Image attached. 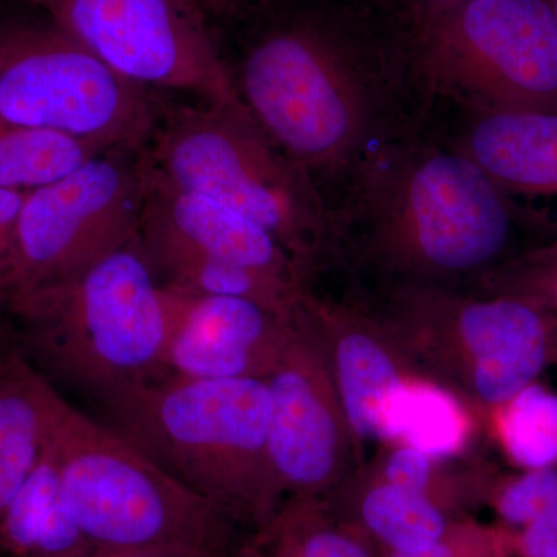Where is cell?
Here are the masks:
<instances>
[{
  "label": "cell",
  "mask_w": 557,
  "mask_h": 557,
  "mask_svg": "<svg viewBox=\"0 0 557 557\" xmlns=\"http://www.w3.org/2000/svg\"><path fill=\"white\" fill-rule=\"evenodd\" d=\"M234 84L329 212L372 153L434 120L399 10L384 28L350 7L293 14L249 44Z\"/></svg>",
  "instance_id": "1"
},
{
  "label": "cell",
  "mask_w": 557,
  "mask_h": 557,
  "mask_svg": "<svg viewBox=\"0 0 557 557\" xmlns=\"http://www.w3.org/2000/svg\"><path fill=\"white\" fill-rule=\"evenodd\" d=\"M520 209L431 124L372 153L330 219L333 236L351 237L392 267L456 276L508 251Z\"/></svg>",
  "instance_id": "2"
},
{
  "label": "cell",
  "mask_w": 557,
  "mask_h": 557,
  "mask_svg": "<svg viewBox=\"0 0 557 557\" xmlns=\"http://www.w3.org/2000/svg\"><path fill=\"white\" fill-rule=\"evenodd\" d=\"M16 343L46 379L95 401L161 373L170 289L153 273L138 233L75 276L2 307Z\"/></svg>",
  "instance_id": "3"
},
{
  "label": "cell",
  "mask_w": 557,
  "mask_h": 557,
  "mask_svg": "<svg viewBox=\"0 0 557 557\" xmlns=\"http://www.w3.org/2000/svg\"><path fill=\"white\" fill-rule=\"evenodd\" d=\"M109 428L231 520L262 516L271 395L260 379L161 372L102 403Z\"/></svg>",
  "instance_id": "4"
},
{
  "label": "cell",
  "mask_w": 557,
  "mask_h": 557,
  "mask_svg": "<svg viewBox=\"0 0 557 557\" xmlns=\"http://www.w3.org/2000/svg\"><path fill=\"white\" fill-rule=\"evenodd\" d=\"M44 443L95 548L228 557L231 519L108 424L44 387Z\"/></svg>",
  "instance_id": "5"
},
{
  "label": "cell",
  "mask_w": 557,
  "mask_h": 557,
  "mask_svg": "<svg viewBox=\"0 0 557 557\" xmlns=\"http://www.w3.org/2000/svg\"><path fill=\"white\" fill-rule=\"evenodd\" d=\"M148 159L172 185L265 230L295 267L335 239L313 180L271 141L240 97L164 113Z\"/></svg>",
  "instance_id": "6"
},
{
  "label": "cell",
  "mask_w": 557,
  "mask_h": 557,
  "mask_svg": "<svg viewBox=\"0 0 557 557\" xmlns=\"http://www.w3.org/2000/svg\"><path fill=\"white\" fill-rule=\"evenodd\" d=\"M401 11L434 112H557V21L548 0H465Z\"/></svg>",
  "instance_id": "7"
},
{
  "label": "cell",
  "mask_w": 557,
  "mask_h": 557,
  "mask_svg": "<svg viewBox=\"0 0 557 557\" xmlns=\"http://www.w3.org/2000/svg\"><path fill=\"white\" fill-rule=\"evenodd\" d=\"M159 119L148 87L119 75L53 24L0 25L2 123L139 150Z\"/></svg>",
  "instance_id": "8"
},
{
  "label": "cell",
  "mask_w": 557,
  "mask_h": 557,
  "mask_svg": "<svg viewBox=\"0 0 557 557\" xmlns=\"http://www.w3.org/2000/svg\"><path fill=\"white\" fill-rule=\"evenodd\" d=\"M135 153L106 150L67 177L27 193L0 309L17 296L75 276L138 233L149 161Z\"/></svg>",
  "instance_id": "9"
},
{
  "label": "cell",
  "mask_w": 557,
  "mask_h": 557,
  "mask_svg": "<svg viewBox=\"0 0 557 557\" xmlns=\"http://www.w3.org/2000/svg\"><path fill=\"white\" fill-rule=\"evenodd\" d=\"M51 24L119 75L148 87L239 98L233 73L209 39L199 11L178 0H27Z\"/></svg>",
  "instance_id": "10"
},
{
  "label": "cell",
  "mask_w": 557,
  "mask_h": 557,
  "mask_svg": "<svg viewBox=\"0 0 557 557\" xmlns=\"http://www.w3.org/2000/svg\"><path fill=\"white\" fill-rule=\"evenodd\" d=\"M166 288L171 318L161 372L186 379H259L256 370L273 364L270 357L284 318L252 300Z\"/></svg>",
  "instance_id": "11"
},
{
  "label": "cell",
  "mask_w": 557,
  "mask_h": 557,
  "mask_svg": "<svg viewBox=\"0 0 557 557\" xmlns=\"http://www.w3.org/2000/svg\"><path fill=\"white\" fill-rule=\"evenodd\" d=\"M138 236L145 247L186 249L295 282V263L265 230L211 197L172 185L150 161Z\"/></svg>",
  "instance_id": "12"
},
{
  "label": "cell",
  "mask_w": 557,
  "mask_h": 557,
  "mask_svg": "<svg viewBox=\"0 0 557 557\" xmlns=\"http://www.w3.org/2000/svg\"><path fill=\"white\" fill-rule=\"evenodd\" d=\"M432 129L511 196L557 197V112L440 109Z\"/></svg>",
  "instance_id": "13"
},
{
  "label": "cell",
  "mask_w": 557,
  "mask_h": 557,
  "mask_svg": "<svg viewBox=\"0 0 557 557\" xmlns=\"http://www.w3.org/2000/svg\"><path fill=\"white\" fill-rule=\"evenodd\" d=\"M457 327L474 357L480 397L497 406L536 383L557 335L548 311L512 298L465 304L457 311Z\"/></svg>",
  "instance_id": "14"
},
{
  "label": "cell",
  "mask_w": 557,
  "mask_h": 557,
  "mask_svg": "<svg viewBox=\"0 0 557 557\" xmlns=\"http://www.w3.org/2000/svg\"><path fill=\"white\" fill-rule=\"evenodd\" d=\"M267 381L271 395L267 456L282 482L313 487L335 467L336 426L318 381L302 357L284 354Z\"/></svg>",
  "instance_id": "15"
},
{
  "label": "cell",
  "mask_w": 557,
  "mask_h": 557,
  "mask_svg": "<svg viewBox=\"0 0 557 557\" xmlns=\"http://www.w3.org/2000/svg\"><path fill=\"white\" fill-rule=\"evenodd\" d=\"M94 549L42 442L38 461L0 515V553L5 557H84Z\"/></svg>",
  "instance_id": "16"
},
{
  "label": "cell",
  "mask_w": 557,
  "mask_h": 557,
  "mask_svg": "<svg viewBox=\"0 0 557 557\" xmlns=\"http://www.w3.org/2000/svg\"><path fill=\"white\" fill-rule=\"evenodd\" d=\"M46 383L16 339L0 341V515L38 461Z\"/></svg>",
  "instance_id": "17"
},
{
  "label": "cell",
  "mask_w": 557,
  "mask_h": 557,
  "mask_svg": "<svg viewBox=\"0 0 557 557\" xmlns=\"http://www.w3.org/2000/svg\"><path fill=\"white\" fill-rule=\"evenodd\" d=\"M143 249L164 287L190 295L252 300L282 318L295 309L299 299L295 282L288 278L186 249L145 245Z\"/></svg>",
  "instance_id": "18"
},
{
  "label": "cell",
  "mask_w": 557,
  "mask_h": 557,
  "mask_svg": "<svg viewBox=\"0 0 557 557\" xmlns=\"http://www.w3.org/2000/svg\"><path fill=\"white\" fill-rule=\"evenodd\" d=\"M341 391L348 420L366 438H388V424L403 381L375 339L350 333L338 344Z\"/></svg>",
  "instance_id": "19"
},
{
  "label": "cell",
  "mask_w": 557,
  "mask_h": 557,
  "mask_svg": "<svg viewBox=\"0 0 557 557\" xmlns=\"http://www.w3.org/2000/svg\"><path fill=\"white\" fill-rule=\"evenodd\" d=\"M106 150L112 149L57 132L0 121V188L24 193L44 188Z\"/></svg>",
  "instance_id": "20"
},
{
  "label": "cell",
  "mask_w": 557,
  "mask_h": 557,
  "mask_svg": "<svg viewBox=\"0 0 557 557\" xmlns=\"http://www.w3.org/2000/svg\"><path fill=\"white\" fill-rule=\"evenodd\" d=\"M467 437V420L456 399L428 384H403L388 424V438H403L429 458L456 453Z\"/></svg>",
  "instance_id": "21"
},
{
  "label": "cell",
  "mask_w": 557,
  "mask_h": 557,
  "mask_svg": "<svg viewBox=\"0 0 557 557\" xmlns=\"http://www.w3.org/2000/svg\"><path fill=\"white\" fill-rule=\"evenodd\" d=\"M362 516L373 533L395 553H420L442 544L445 518L424 493L383 485L362 505Z\"/></svg>",
  "instance_id": "22"
},
{
  "label": "cell",
  "mask_w": 557,
  "mask_h": 557,
  "mask_svg": "<svg viewBox=\"0 0 557 557\" xmlns=\"http://www.w3.org/2000/svg\"><path fill=\"white\" fill-rule=\"evenodd\" d=\"M502 438L525 469L557 467V395L533 383L505 403Z\"/></svg>",
  "instance_id": "23"
},
{
  "label": "cell",
  "mask_w": 557,
  "mask_h": 557,
  "mask_svg": "<svg viewBox=\"0 0 557 557\" xmlns=\"http://www.w3.org/2000/svg\"><path fill=\"white\" fill-rule=\"evenodd\" d=\"M304 509L285 512L239 557H370L357 542L313 527Z\"/></svg>",
  "instance_id": "24"
},
{
  "label": "cell",
  "mask_w": 557,
  "mask_h": 557,
  "mask_svg": "<svg viewBox=\"0 0 557 557\" xmlns=\"http://www.w3.org/2000/svg\"><path fill=\"white\" fill-rule=\"evenodd\" d=\"M498 298H512L557 313V240L508 260L497 271Z\"/></svg>",
  "instance_id": "25"
},
{
  "label": "cell",
  "mask_w": 557,
  "mask_h": 557,
  "mask_svg": "<svg viewBox=\"0 0 557 557\" xmlns=\"http://www.w3.org/2000/svg\"><path fill=\"white\" fill-rule=\"evenodd\" d=\"M391 485L424 493L431 478V458L416 448H403L392 456L386 468Z\"/></svg>",
  "instance_id": "26"
},
{
  "label": "cell",
  "mask_w": 557,
  "mask_h": 557,
  "mask_svg": "<svg viewBox=\"0 0 557 557\" xmlns=\"http://www.w3.org/2000/svg\"><path fill=\"white\" fill-rule=\"evenodd\" d=\"M518 545L523 557H557V509L520 528Z\"/></svg>",
  "instance_id": "27"
},
{
  "label": "cell",
  "mask_w": 557,
  "mask_h": 557,
  "mask_svg": "<svg viewBox=\"0 0 557 557\" xmlns=\"http://www.w3.org/2000/svg\"><path fill=\"white\" fill-rule=\"evenodd\" d=\"M27 193L0 188V287L9 265L17 220Z\"/></svg>",
  "instance_id": "28"
},
{
  "label": "cell",
  "mask_w": 557,
  "mask_h": 557,
  "mask_svg": "<svg viewBox=\"0 0 557 557\" xmlns=\"http://www.w3.org/2000/svg\"><path fill=\"white\" fill-rule=\"evenodd\" d=\"M84 557H200L171 549L149 548H97Z\"/></svg>",
  "instance_id": "29"
},
{
  "label": "cell",
  "mask_w": 557,
  "mask_h": 557,
  "mask_svg": "<svg viewBox=\"0 0 557 557\" xmlns=\"http://www.w3.org/2000/svg\"><path fill=\"white\" fill-rule=\"evenodd\" d=\"M395 9L405 11H420L442 9V7L454 5V3L465 2V0H388Z\"/></svg>",
  "instance_id": "30"
},
{
  "label": "cell",
  "mask_w": 557,
  "mask_h": 557,
  "mask_svg": "<svg viewBox=\"0 0 557 557\" xmlns=\"http://www.w3.org/2000/svg\"><path fill=\"white\" fill-rule=\"evenodd\" d=\"M392 557H454L446 545L438 544L435 547L424 549L420 553H395Z\"/></svg>",
  "instance_id": "31"
},
{
  "label": "cell",
  "mask_w": 557,
  "mask_h": 557,
  "mask_svg": "<svg viewBox=\"0 0 557 557\" xmlns=\"http://www.w3.org/2000/svg\"><path fill=\"white\" fill-rule=\"evenodd\" d=\"M183 5L189 7V9L201 11L203 7H222L225 5L228 0H178Z\"/></svg>",
  "instance_id": "32"
},
{
  "label": "cell",
  "mask_w": 557,
  "mask_h": 557,
  "mask_svg": "<svg viewBox=\"0 0 557 557\" xmlns=\"http://www.w3.org/2000/svg\"><path fill=\"white\" fill-rule=\"evenodd\" d=\"M549 5H552L553 13H555V17L557 21V0H548Z\"/></svg>",
  "instance_id": "33"
},
{
  "label": "cell",
  "mask_w": 557,
  "mask_h": 557,
  "mask_svg": "<svg viewBox=\"0 0 557 557\" xmlns=\"http://www.w3.org/2000/svg\"><path fill=\"white\" fill-rule=\"evenodd\" d=\"M375 2L384 3V5H391V3H388V0H375Z\"/></svg>",
  "instance_id": "34"
}]
</instances>
